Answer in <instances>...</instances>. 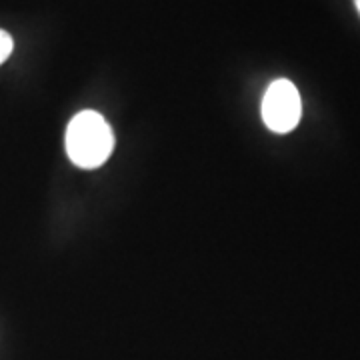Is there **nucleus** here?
Returning a JSON list of instances; mask_svg holds the SVG:
<instances>
[{
  "instance_id": "f257e3e1",
  "label": "nucleus",
  "mask_w": 360,
  "mask_h": 360,
  "mask_svg": "<svg viewBox=\"0 0 360 360\" xmlns=\"http://www.w3.org/2000/svg\"><path fill=\"white\" fill-rule=\"evenodd\" d=\"M115 134L101 112L82 110L75 115L66 129V155L80 168L103 167L112 155Z\"/></svg>"
},
{
  "instance_id": "f03ea898",
  "label": "nucleus",
  "mask_w": 360,
  "mask_h": 360,
  "mask_svg": "<svg viewBox=\"0 0 360 360\" xmlns=\"http://www.w3.org/2000/svg\"><path fill=\"white\" fill-rule=\"evenodd\" d=\"M302 116L298 89L290 80L278 78L270 84L262 98V120L272 132L286 134L296 129Z\"/></svg>"
},
{
  "instance_id": "7ed1b4c3",
  "label": "nucleus",
  "mask_w": 360,
  "mask_h": 360,
  "mask_svg": "<svg viewBox=\"0 0 360 360\" xmlns=\"http://www.w3.org/2000/svg\"><path fill=\"white\" fill-rule=\"evenodd\" d=\"M14 49V42L13 37L8 34V32H4V30H0V65L13 54Z\"/></svg>"
},
{
  "instance_id": "20e7f679",
  "label": "nucleus",
  "mask_w": 360,
  "mask_h": 360,
  "mask_svg": "<svg viewBox=\"0 0 360 360\" xmlns=\"http://www.w3.org/2000/svg\"><path fill=\"white\" fill-rule=\"evenodd\" d=\"M354 4H356V11H359L360 14V0H354Z\"/></svg>"
}]
</instances>
